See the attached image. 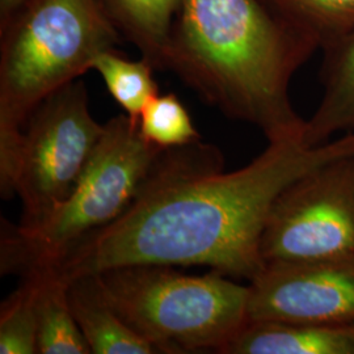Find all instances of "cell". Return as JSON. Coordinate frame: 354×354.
<instances>
[{
	"label": "cell",
	"mask_w": 354,
	"mask_h": 354,
	"mask_svg": "<svg viewBox=\"0 0 354 354\" xmlns=\"http://www.w3.org/2000/svg\"><path fill=\"white\" fill-rule=\"evenodd\" d=\"M266 266L354 259V150L279 194L261 238Z\"/></svg>",
	"instance_id": "7"
},
{
	"label": "cell",
	"mask_w": 354,
	"mask_h": 354,
	"mask_svg": "<svg viewBox=\"0 0 354 354\" xmlns=\"http://www.w3.org/2000/svg\"><path fill=\"white\" fill-rule=\"evenodd\" d=\"M96 274L117 313L158 353H223L248 322L250 288L216 272L129 266Z\"/></svg>",
	"instance_id": "5"
},
{
	"label": "cell",
	"mask_w": 354,
	"mask_h": 354,
	"mask_svg": "<svg viewBox=\"0 0 354 354\" xmlns=\"http://www.w3.org/2000/svg\"><path fill=\"white\" fill-rule=\"evenodd\" d=\"M38 353L91 354L76 323L67 295V282L50 270H37Z\"/></svg>",
	"instance_id": "13"
},
{
	"label": "cell",
	"mask_w": 354,
	"mask_h": 354,
	"mask_svg": "<svg viewBox=\"0 0 354 354\" xmlns=\"http://www.w3.org/2000/svg\"><path fill=\"white\" fill-rule=\"evenodd\" d=\"M121 33L100 0H26L1 24L0 192L12 197L23 130L54 92L115 50Z\"/></svg>",
	"instance_id": "3"
},
{
	"label": "cell",
	"mask_w": 354,
	"mask_h": 354,
	"mask_svg": "<svg viewBox=\"0 0 354 354\" xmlns=\"http://www.w3.org/2000/svg\"><path fill=\"white\" fill-rule=\"evenodd\" d=\"M223 354H354V326L247 322Z\"/></svg>",
	"instance_id": "10"
},
{
	"label": "cell",
	"mask_w": 354,
	"mask_h": 354,
	"mask_svg": "<svg viewBox=\"0 0 354 354\" xmlns=\"http://www.w3.org/2000/svg\"><path fill=\"white\" fill-rule=\"evenodd\" d=\"M352 150L354 133L314 147L302 138L273 140L250 165L226 172L212 145L168 149L127 213L48 270L67 282L120 266H209L252 281L266 269L261 238L279 194Z\"/></svg>",
	"instance_id": "1"
},
{
	"label": "cell",
	"mask_w": 354,
	"mask_h": 354,
	"mask_svg": "<svg viewBox=\"0 0 354 354\" xmlns=\"http://www.w3.org/2000/svg\"><path fill=\"white\" fill-rule=\"evenodd\" d=\"M92 70L102 76L108 92L131 118L138 120L145 106L159 95L152 64L142 58L130 61L115 50L96 57Z\"/></svg>",
	"instance_id": "14"
},
{
	"label": "cell",
	"mask_w": 354,
	"mask_h": 354,
	"mask_svg": "<svg viewBox=\"0 0 354 354\" xmlns=\"http://www.w3.org/2000/svg\"><path fill=\"white\" fill-rule=\"evenodd\" d=\"M273 1L311 37L327 45L354 29V0Z\"/></svg>",
	"instance_id": "17"
},
{
	"label": "cell",
	"mask_w": 354,
	"mask_h": 354,
	"mask_svg": "<svg viewBox=\"0 0 354 354\" xmlns=\"http://www.w3.org/2000/svg\"><path fill=\"white\" fill-rule=\"evenodd\" d=\"M142 136L160 149H176L201 140L185 105L175 93L156 95L140 113Z\"/></svg>",
	"instance_id": "16"
},
{
	"label": "cell",
	"mask_w": 354,
	"mask_h": 354,
	"mask_svg": "<svg viewBox=\"0 0 354 354\" xmlns=\"http://www.w3.org/2000/svg\"><path fill=\"white\" fill-rule=\"evenodd\" d=\"M38 288L37 274L28 273L1 304L0 353H38Z\"/></svg>",
	"instance_id": "15"
},
{
	"label": "cell",
	"mask_w": 354,
	"mask_h": 354,
	"mask_svg": "<svg viewBox=\"0 0 354 354\" xmlns=\"http://www.w3.org/2000/svg\"><path fill=\"white\" fill-rule=\"evenodd\" d=\"M248 288V322L354 326V259L266 266Z\"/></svg>",
	"instance_id": "8"
},
{
	"label": "cell",
	"mask_w": 354,
	"mask_h": 354,
	"mask_svg": "<svg viewBox=\"0 0 354 354\" xmlns=\"http://www.w3.org/2000/svg\"><path fill=\"white\" fill-rule=\"evenodd\" d=\"M328 46L324 95L302 136L313 147L327 143L336 133H354V29Z\"/></svg>",
	"instance_id": "11"
},
{
	"label": "cell",
	"mask_w": 354,
	"mask_h": 354,
	"mask_svg": "<svg viewBox=\"0 0 354 354\" xmlns=\"http://www.w3.org/2000/svg\"><path fill=\"white\" fill-rule=\"evenodd\" d=\"M314 42L263 0H183L163 70L269 142L302 138L306 120L291 105L289 86Z\"/></svg>",
	"instance_id": "2"
},
{
	"label": "cell",
	"mask_w": 354,
	"mask_h": 354,
	"mask_svg": "<svg viewBox=\"0 0 354 354\" xmlns=\"http://www.w3.org/2000/svg\"><path fill=\"white\" fill-rule=\"evenodd\" d=\"M114 26L153 68L163 70L165 51L183 0H100Z\"/></svg>",
	"instance_id": "12"
},
{
	"label": "cell",
	"mask_w": 354,
	"mask_h": 354,
	"mask_svg": "<svg viewBox=\"0 0 354 354\" xmlns=\"http://www.w3.org/2000/svg\"><path fill=\"white\" fill-rule=\"evenodd\" d=\"M104 133L89 109L84 83L75 80L41 102L23 130L12 197L23 203L19 225L33 226L74 192Z\"/></svg>",
	"instance_id": "6"
},
{
	"label": "cell",
	"mask_w": 354,
	"mask_h": 354,
	"mask_svg": "<svg viewBox=\"0 0 354 354\" xmlns=\"http://www.w3.org/2000/svg\"><path fill=\"white\" fill-rule=\"evenodd\" d=\"M26 0H0V21L4 24L13 13L23 7Z\"/></svg>",
	"instance_id": "18"
},
{
	"label": "cell",
	"mask_w": 354,
	"mask_h": 354,
	"mask_svg": "<svg viewBox=\"0 0 354 354\" xmlns=\"http://www.w3.org/2000/svg\"><path fill=\"white\" fill-rule=\"evenodd\" d=\"M67 295L91 354H155L151 342L131 328L102 290L97 274L67 281Z\"/></svg>",
	"instance_id": "9"
},
{
	"label": "cell",
	"mask_w": 354,
	"mask_h": 354,
	"mask_svg": "<svg viewBox=\"0 0 354 354\" xmlns=\"http://www.w3.org/2000/svg\"><path fill=\"white\" fill-rule=\"evenodd\" d=\"M165 151L142 136L138 120L127 113L111 118L86 172L64 203L33 226L3 221L1 274L23 277L51 268L112 225L136 203Z\"/></svg>",
	"instance_id": "4"
}]
</instances>
